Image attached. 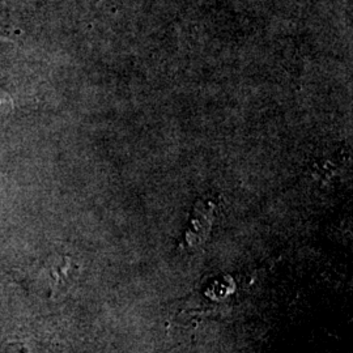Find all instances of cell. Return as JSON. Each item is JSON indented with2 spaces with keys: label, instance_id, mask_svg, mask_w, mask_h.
Here are the masks:
<instances>
[{
  "label": "cell",
  "instance_id": "obj_1",
  "mask_svg": "<svg viewBox=\"0 0 353 353\" xmlns=\"http://www.w3.org/2000/svg\"><path fill=\"white\" fill-rule=\"evenodd\" d=\"M214 217V203L204 201L196 203L192 210V214L190 216L189 224L182 236V242L179 248L182 250L189 252L199 249L210 236Z\"/></svg>",
  "mask_w": 353,
  "mask_h": 353
}]
</instances>
